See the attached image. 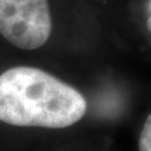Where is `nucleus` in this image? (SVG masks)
I'll return each mask as SVG.
<instances>
[{"label": "nucleus", "mask_w": 151, "mask_h": 151, "mask_svg": "<svg viewBox=\"0 0 151 151\" xmlns=\"http://www.w3.org/2000/svg\"><path fill=\"white\" fill-rule=\"evenodd\" d=\"M86 111L83 94L45 70L20 65L0 74V121L8 125L64 129Z\"/></svg>", "instance_id": "nucleus-1"}, {"label": "nucleus", "mask_w": 151, "mask_h": 151, "mask_svg": "<svg viewBox=\"0 0 151 151\" xmlns=\"http://www.w3.org/2000/svg\"><path fill=\"white\" fill-rule=\"evenodd\" d=\"M53 29L49 0H0V34L20 49H38Z\"/></svg>", "instance_id": "nucleus-2"}, {"label": "nucleus", "mask_w": 151, "mask_h": 151, "mask_svg": "<svg viewBox=\"0 0 151 151\" xmlns=\"http://www.w3.org/2000/svg\"><path fill=\"white\" fill-rule=\"evenodd\" d=\"M139 151H151V113L142 126L139 139Z\"/></svg>", "instance_id": "nucleus-3"}, {"label": "nucleus", "mask_w": 151, "mask_h": 151, "mask_svg": "<svg viewBox=\"0 0 151 151\" xmlns=\"http://www.w3.org/2000/svg\"><path fill=\"white\" fill-rule=\"evenodd\" d=\"M146 29L151 33V14H146Z\"/></svg>", "instance_id": "nucleus-4"}]
</instances>
